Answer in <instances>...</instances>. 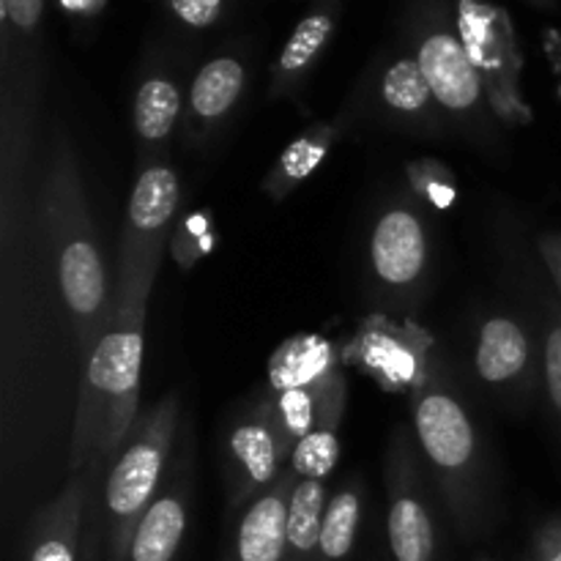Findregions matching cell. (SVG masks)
<instances>
[{
    "mask_svg": "<svg viewBox=\"0 0 561 561\" xmlns=\"http://www.w3.org/2000/svg\"><path fill=\"white\" fill-rule=\"evenodd\" d=\"M332 16L327 11H316V14H307L305 20L296 25V31L290 33L288 44L279 53L277 66H274V96H283L288 93L301 77L307 75L312 64L318 60V55L327 47L329 36H332Z\"/></svg>",
    "mask_w": 561,
    "mask_h": 561,
    "instance_id": "7402d4cb",
    "label": "cell"
},
{
    "mask_svg": "<svg viewBox=\"0 0 561 561\" xmlns=\"http://www.w3.org/2000/svg\"><path fill=\"white\" fill-rule=\"evenodd\" d=\"M378 102H381L378 124L394 131L438 137L447 126V118H442V113H438L442 104L433 96L431 82H427L416 58H400L383 71L381 82H378Z\"/></svg>",
    "mask_w": 561,
    "mask_h": 561,
    "instance_id": "9a60e30c",
    "label": "cell"
},
{
    "mask_svg": "<svg viewBox=\"0 0 561 561\" xmlns=\"http://www.w3.org/2000/svg\"><path fill=\"white\" fill-rule=\"evenodd\" d=\"M524 561H561V513L535 531Z\"/></svg>",
    "mask_w": 561,
    "mask_h": 561,
    "instance_id": "4316f807",
    "label": "cell"
},
{
    "mask_svg": "<svg viewBox=\"0 0 561 561\" xmlns=\"http://www.w3.org/2000/svg\"><path fill=\"white\" fill-rule=\"evenodd\" d=\"M340 425H318L305 442L296 444L290 469L299 480H327L340 460Z\"/></svg>",
    "mask_w": 561,
    "mask_h": 561,
    "instance_id": "cb8c5ba5",
    "label": "cell"
},
{
    "mask_svg": "<svg viewBox=\"0 0 561 561\" xmlns=\"http://www.w3.org/2000/svg\"><path fill=\"white\" fill-rule=\"evenodd\" d=\"M416 64L425 71L436 102L460 131L477 142L496 140L499 118L493 115L460 33L442 31V27L425 33L416 47Z\"/></svg>",
    "mask_w": 561,
    "mask_h": 561,
    "instance_id": "ba28073f",
    "label": "cell"
},
{
    "mask_svg": "<svg viewBox=\"0 0 561 561\" xmlns=\"http://www.w3.org/2000/svg\"><path fill=\"white\" fill-rule=\"evenodd\" d=\"M214 244H217V228H214L211 214L192 211L181 217L179 225H175L173 239H170V255L175 257L181 272H192V266L203 255H208Z\"/></svg>",
    "mask_w": 561,
    "mask_h": 561,
    "instance_id": "484cf974",
    "label": "cell"
},
{
    "mask_svg": "<svg viewBox=\"0 0 561 561\" xmlns=\"http://www.w3.org/2000/svg\"><path fill=\"white\" fill-rule=\"evenodd\" d=\"M373 279L394 299L416 296L427 283L433 252L425 214L409 201H398L378 214L367 244Z\"/></svg>",
    "mask_w": 561,
    "mask_h": 561,
    "instance_id": "30bf717a",
    "label": "cell"
},
{
    "mask_svg": "<svg viewBox=\"0 0 561 561\" xmlns=\"http://www.w3.org/2000/svg\"><path fill=\"white\" fill-rule=\"evenodd\" d=\"M329 491L323 480H299L288 507V531H285L283 561H318L321 526L327 513Z\"/></svg>",
    "mask_w": 561,
    "mask_h": 561,
    "instance_id": "ffe728a7",
    "label": "cell"
},
{
    "mask_svg": "<svg viewBox=\"0 0 561 561\" xmlns=\"http://www.w3.org/2000/svg\"><path fill=\"white\" fill-rule=\"evenodd\" d=\"M186 524H190V482L184 471L173 469L168 485L159 491L137 524L126 561H173L184 542Z\"/></svg>",
    "mask_w": 561,
    "mask_h": 561,
    "instance_id": "e0dca14e",
    "label": "cell"
},
{
    "mask_svg": "<svg viewBox=\"0 0 561 561\" xmlns=\"http://www.w3.org/2000/svg\"><path fill=\"white\" fill-rule=\"evenodd\" d=\"M38 225L44 233V250L53 261L60 299L75 327L82 365L113 318V294H110L107 268L96 241L91 208L82 190L75 146L64 121H55L49 137L47 162L38 184Z\"/></svg>",
    "mask_w": 561,
    "mask_h": 561,
    "instance_id": "6da1fadb",
    "label": "cell"
},
{
    "mask_svg": "<svg viewBox=\"0 0 561 561\" xmlns=\"http://www.w3.org/2000/svg\"><path fill=\"white\" fill-rule=\"evenodd\" d=\"M537 252H540V261L546 263L548 274H551L553 285L559 290L561 299V230H548V233H540L537 239Z\"/></svg>",
    "mask_w": 561,
    "mask_h": 561,
    "instance_id": "f546056e",
    "label": "cell"
},
{
    "mask_svg": "<svg viewBox=\"0 0 561 561\" xmlns=\"http://www.w3.org/2000/svg\"><path fill=\"white\" fill-rule=\"evenodd\" d=\"M414 438L405 425L394 427L383 455L389 548L394 561H436L438 531L427 488V466Z\"/></svg>",
    "mask_w": 561,
    "mask_h": 561,
    "instance_id": "52a82bcc",
    "label": "cell"
},
{
    "mask_svg": "<svg viewBox=\"0 0 561 561\" xmlns=\"http://www.w3.org/2000/svg\"><path fill=\"white\" fill-rule=\"evenodd\" d=\"M474 561H493V559H488V557H480V559H474Z\"/></svg>",
    "mask_w": 561,
    "mask_h": 561,
    "instance_id": "d6a6232c",
    "label": "cell"
},
{
    "mask_svg": "<svg viewBox=\"0 0 561 561\" xmlns=\"http://www.w3.org/2000/svg\"><path fill=\"white\" fill-rule=\"evenodd\" d=\"M411 420L433 485L455 529L469 540L485 535L496 513L491 460L469 405L436 365L425 387L411 394Z\"/></svg>",
    "mask_w": 561,
    "mask_h": 561,
    "instance_id": "7a4b0ae2",
    "label": "cell"
},
{
    "mask_svg": "<svg viewBox=\"0 0 561 561\" xmlns=\"http://www.w3.org/2000/svg\"><path fill=\"white\" fill-rule=\"evenodd\" d=\"M3 3V16L20 31H33L42 20L44 0H0Z\"/></svg>",
    "mask_w": 561,
    "mask_h": 561,
    "instance_id": "f1b7e54d",
    "label": "cell"
},
{
    "mask_svg": "<svg viewBox=\"0 0 561 561\" xmlns=\"http://www.w3.org/2000/svg\"><path fill=\"white\" fill-rule=\"evenodd\" d=\"M345 118L334 121H318V124L307 126L299 137L283 148L277 162L263 179V192L272 197L274 203H283L285 197L294 195L318 168L329 159V151L334 148L337 137L343 135Z\"/></svg>",
    "mask_w": 561,
    "mask_h": 561,
    "instance_id": "d6986e66",
    "label": "cell"
},
{
    "mask_svg": "<svg viewBox=\"0 0 561 561\" xmlns=\"http://www.w3.org/2000/svg\"><path fill=\"white\" fill-rule=\"evenodd\" d=\"M181 85L170 77L151 75L140 82L131 104V131H135L137 151H140V168L151 162H164V148L170 137L179 129L181 110Z\"/></svg>",
    "mask_w": 561,
    "mask_h": 561,
    "instance_id": "ac0fdd59",
    "label": "cell"
},
{
    "mask_svg": "<svg viewBox=\"0 0 561 561\" xmlns=\"http://www.w3.org/2000/svg\"><path fill=\"white\" fill-rule=\"evenodd\" d=\"M542 378L551 400L553 416L561 431V305L551 294L542 296V345H540Z\"/></svg>",
    "mask_w": 561,
    "mask_h": 561,
    "instance_id": "d4e9b609",
    "label": "cell"
},
{
    "mask_svg": "<svg viewBox=\"0 0 561 561\" xmlns=\"http://www.w3.org/2000/svg\"><path fill=\"white\" fill-rule=\"evenodd\" d=\"M179 416V392H168L142 411L104 477V551L110 561H126L137 524L162 491Z\"/></svg>",
    "mask_w": 561,
    "mask_h": 561,
    "instance_id": "277c9868",
    "label": "cell"
},
{
    "mask_svg": "<svg viewBox=\"0 0 561 561\" xmlns=\"http://www.w3.org/2000/svg\"><path fill=\"white\" fill-rule=\"evenodd\" d=\"M405 179H409L411 192L416 201L431 206L433 211H449L458 203V179H455L453 168H447L438 159H416V162L405 164Z\"/></svg>",
    "mask_w": 561,
    "mask_h": 561,
    "instance_id": "603a6c76",
    "label": "cell"
},
{
    "mask_svg": "<svg viewBox=\"0 0 561 561\" xmlns=\"http://www.w3.org/2000/svg\"><path fill=\"white\" fill-rule=\"evenodd\" d=\"M181 179L173 164L151 162L137 173L126 201L113 305H148L170 239L179 225Z\"/></svg>",
    "mask_w": 561,
    "mask_h": 561,
    "instance_id": "5b68a950",
    "label": "cell"
},
{
    "mask_svg": "<svg viewBox=\"0 0 561 561\" xmlns=\"http://www.w3.org/2000/svg\"><path fill=\"white\" fill-rule=\"evenodd\" d=\"M170 5L175 16L192 27H208L222 11V0H170Z\"/></svg>",
    "mask_w": 561,
    "mask_h": 561,
    "instance_id": "83f0119b",
    "label": "cell"
},
{
    "mask_svg": "<svg viewBox=\"0 0 561 561\" xmlns=\"http://www.w3.org/2000/svg\"><path fill=\"white\" fill-rule=\"evenodd\" d=\"M102 540H104V524L91 526L85 537H82V546H80V561H99L102 559Z\"/></svg>",
    "mask_w": 561,
    "mask_h": 561,
    "instance_id": "4dcf8cb0",
    "label": "cell"
},
{
    "mask_svg": "<svg viewBox=\"0 0 561 561\" xmlns=\"http://www.w3.org/2000/svg\"><path fill=\"white\" fill-rule=\"evenodd\" d=\"M458 31L499 124L513 129L531 124L535 118L518 88L520 58L499 11L477 0H458Z\"/></svg>",
    "mask_w": 561,
    "mask_h": 561,
    "instance_id": "9c48e42d",
    "label": "cell"
},
{
    "mask_svg": "<svg viewBox=\"0 0 561 561\" xmlns=\"http://www.w3.org/2000/svg\"><path fill=\"white\" fill-rule=\"evenodd\" d=\"M93 3H96V0H64L66 9H71V11H88V9H93Z\"/></svg>",
    "mask_w": 561,
    "mask_h": 561,
    "instance_id": "1f68e13d",
    "label": "cell"
},
{
    "mask_svg": "<svg viewBox=\"0 0 561 561\" xmlns=\"http://www.w3.org/2000/svg\"><path fill=\"white\" fill-rule=\"evenodd\" d=\"M102 460L88 463L85 474H75L69 485L36 513L27 540V561H80L82 520L91 507L93 477Z\"/></svg>",
    "mask_w": 561,
    "mask_h": 561,
    "instance_id": "4fadbf2b",
    "label": "cell"
},
{
    "mask_svg": "<svg viewBox=\"0 0 561 561\" xmlns=\"http://www.w3.org/2000/svg\"><path fill=\"white\" fill-rule=\"evenodd\" d=\"M148 305H113L107 332L82 365L71 425L69 469L80 471L93 460L118 458L140 416L142 348Z\"/></svg>",
    "mask_w": 561,
    "mask_h": 561,
    "instance_id": "3957f363",
    "label": "cell"
},
{
    "mask_svg": "<svg viewBox=\"0 0 561 561\" xmlns=\"http://www.w3.org/2000/svg\"><path fill=\"white\" fill-rule=\"evenodd\" d=\"M296 444L285 433L268 394L250 400L228 420L222 436V474L228 507L244 510L283 477Z\"/></svg>",
    "mask_w": 561,
    "mask_h": 561,
    "instance_id": "8992f818",
    "label": "cell"
},
{
    "mask_svg": "<svg viewBox=\"0 0 561 561\" xmlns=\"http://www.w3.org/2000/svg\"><path fill=\"white\" fill-rule=\"evenodd\" d=\"M247 85V69L239 58H214L203 66L195 75L190 85V96H186V140L192 146L211 140L225 124H228L230 113L239 104L241 93Z\"/></svg>",
    "mask_w": 561,
    "mask_h": 561,
    "instance_id": "2e32d148",
    "label": "cell"
},
{
    "mask_svg": "<svg viewBox=\"0 0 561 561\" xmlns=\"http://www.w3.org/2000/svg\"><path fill=\"white\" fill-rule=\"evenodd\" d=\"M474 370L491 392L524 398L537 381V345L524 323L496 312L477 329Z\"/></svg>",
    "mask_w": 561,
    "mask_h": 561,
    "instance_id": "7c38bea8",
    "label": "cell"
},
{
    "mask_svg": "<svg viewBox=\"0 0 561 561\" xmlns=\"http://www.w3.org/2000/svg\"><path fill=\"white\" fill-rule=\"evenodd\" d=\"M362 513H365V491L362 482H345L329 496L321 526V548L318 561H348L359 537Z\"/></svg>",
    "mask_w": 561,
    "mask_h": 561,
    "instance_id": "44dd1931",
    "label": "cell"
},
{
    "mask_svg": "<svg viewBox=\"0 0 561 561\" xmlns=\"http://www.w3.org/2000/svg\"><path fill=\"white\" fill-rule=\"evenodd\" d=\"M299 482L296 471L285 469L274 485L241 510L236 520L233 540L222 561H283L285 531H288V507L294 488Z\"/></svg>",
    "mask_w": 561,
    "mask_h": 561,
    "instance_id": "5bb4252c",
    "label": "cell"
},
{
    "mask_svg": "<svg viewBox=\"0 0 561 561\" xmlns=\"http://www.w3.org/2000/svg\"><path fill=\"white\" fill-rule=\"evenodd\" d=\"M431 348L433 340L422 329L370 318L351 343L348 359L387 392L414 394L425 387L436 365Z\"/></svg>",
    "mask_w": 561,
    "mask_h": 561,
    "instance_id": "8fae6325",
    "label": "cell"
}]
</instances>
